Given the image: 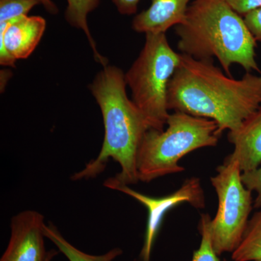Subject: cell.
<instances>
[{"label":"cell","instance_id":"1","mask_svg":"<svg viewBox=\"0 0 261 261\" xmlns=\"http://www.w3.org/2000/svg\"><path fill=\"white\" fill-rule=\"evenodd\" d=\"M167 99L169 111L213 120L221 133L233 132L261 106V73L246 72L235 80L214 60L181 54Z\"/></svg>","mask_w":261,"mask_h":261},{"label":"cell","instance_id":"2","mask_svg":"<svg viewBox=\"0 0 261 261\" xmlns=\"http://www.w3.org/2000/svg\"><path fill=\"white\" fill-rule=\"evenodd\" d=\"M125 74L112 65L103 67L89 86L102 112L105 137L97 157L72 176L73 181L95 178L112 159L121 166V172L108 178L106 187L135 185L139 181L137 158L145 132L149 129L145 117L126 93Z\"/></svg>","mask_w":261,"mask_h":261},{"label":"cell","instance_id":"3","mask_svg":"<svg viewBox=\"0 0 261 261\" xmlns=\"http://www.w3.org/2000/svg\"><path fill=\"white\" fill-rule=\"evenodd\" d=\"M175 30L181 54L197 60L216 58L228 75L235 64L246 72L261 73L257 42L243 17L226 0H194Z\"/></svg>","mask_w":261,"mask_h":261},{"label":"cell","instance_id":"4","mask_svg":"<svg viewBox=\"0 0 261 261\" xmlns=\"http://www.w3.org/2000/svg\"><path fill=\"white\" fill-rule=\"evenodd\" d=\"M166 130L145 132L137 158L139 181L150 182L185 171L178 164L186 154L204 147H215L222 133L211 119L174 111L170 113Z\"/></svg>","mask_w":261,"mask_h":261},{"label":"cell","instance_id":"5","mask_svg":"<svg viewBox=\"0 0 261 261\" xmlns=\"http://www.w3.org/2000/svg\"><path fill=\"white\" fill-rule=\"evenodd\" d=\"M181 61V53L173 50L166 33L146 34L145 45L125 74L132 101L145 117L149 129L164 130L169 110L170 81Z\"/></svg>","mask_w":261,"mask_h":261},{"label":"cell","instance_id":"6","mask_svg":"<svg viewBox=\"0 0 261 261\" xmlns=\"http://www.w3.org/2000/svg\"><path fill=\"white\" fill-rule=\"evenodd\" d=\"M238 161L228 159L216 168L211 178L219 207L209 224L211 243L218 255L232 253L238 248L246 230L253 209L252 192L242 181Z\"/></svg>","mask_w":261,"mask_h":261},{"label":"cell","instance_id":"7","mask_svg":"<svg viewBox=\"0 0 261 261\" xmlns=\"http://www.w3.org/2000/svg\"><path fill=\"white\" fill-rule=\"evenodd\" d=\"M109 189L130 196L147 208V227L143 247L140 255L141 261H150L154 242L163 220L168 211L185 202L196 209L204 208L205 206L203 188L200 178L197 177L188 178L176 192L161 197L144 195L130 188L128 185H113Z\"/></svg>","mask_w":261,"mask_h":261},{"label":"cell","instance_id":"8","mask_svg":"<svg viewBox=\"0 0 261 261\" xmlns=\"http://www.w3.org/2000/svg\"><path fill=\"white\" fill-rule=\"evenodd\" d=\"M44 217L36 211H22L11 220L9 243L0 261H49L57 250H46Z\"/></svg>","mask_w":261,"mask_h":261},{"label":"cell","instance_id":"9","mask_svg":"<svg viewBox=\"0 0 261 261\" xmlns=\"http://www.w3.org/2000/svg\"><path fill=\"white\" fill-rule=\"evenodd\" d=\"M46 29L41 16H23L0 23V49H5L15 60L25 59L37 47Z\"/></svg>","mask_w":261,"mask_h":261},{"label":"cell","instance_id":"10","mask_svg":"<svg viewBox=\"0 0 261 261\" xmlns=\"http://www.w3.org/2000/svg\"><path fill=\"white\" fill-rule=\"evenodd\" d=\"M228 140L233 152L226 159L238 161L242 172L256 169L261 164V106L247 117L238 129L229 132Z\"/></svg>","mask_w":261,"mask_h":261},{"label":"cell","instance_id":"11","mask_svg":"<svg viewBox=\"0 0 261 261\" xmlns=\"http://www.w3.org/2000/svg\"><path fill=\"white\" fill-rule=\"evenodd\" d=\"M192 0H152L147 10L136 15L132 29L139 33H166L179 25L186 16Z\"/></svg>","mask_w":261,"mask_h":261},{"label":"cell","instance_id":"12","mask_svg":"<svg viewBox=\"0 0 261 261\" xmlns=\"http://www.w3.org/2000/svg\"><path fill=\"white\" fill-rule=\"evenodd\" d=\"M99 4L100 0H67L65 18L71 27L83 31L93 51L95 61L103 67H106L108 65V59L101 56L98 51L87 23V17L89 13L97 9Z\"/></svg>","mask_w":261,"mask_h":261},{"label":"cell","instance_id":"13","mask_svg":"<svg viewBox=\"0 0 261 261\" xmlns=\"http://www.w3.org/2000/svg\"><path fill=\"white\" fill-rule=\"evenodd\" d=\"M44 233L45 238L53 242L58 250L69 261H113L123 253V250L118 247L113 248L102 255L86 253L65 240L59 230L51 223L44 225Z\"/></svg>","mask_w":261,"mask_h":261},{"label":"cell","instance_id":"14","mask_svg":"<svg viewBox=\"0 0 261 261\" xmlns=\"http://www.w3.org/2000/svg\"><path fill=\"white\" fill-rule=\"evenodd\" d=\"M231 257L233 261L261 260V207L249 219L243 240Z\"/></svg>","mask_w":261,"mask_h":261},{"label":"cell","instance_id":"15","mask_svg":"<svg viewBox=\"0 0 261 261\" xmlns=\"http://www.w3.org/2000/svg\"><path fill=\"white\" fill-rule=\"evenodd\" d=\"M211 220L210 215H201L199 223V231L201 236L200 245L199 248L194 252L192 261H221L219 257V255L215 252L211 243L209 231Z\"/></svg>","mask_w":261,"mask_h":261},{"label":"cell","instance_id":"16","mask_svg":"<svg viewBox=\"0 0 261 261\" xmlns=\"http://www.w3.org/2000/svg\"><path fill=\"white\" fill-rule=\"evenodd\" d=\"M38 5H42L40 0H0V23L27 16Z\"/></svg>","mask_w":261,"mask_h":261},{"label":"cell","instance_id":"17","mask_svg":"<svg viewBox=\"0 0 261 261\" xmlns=\"http://www.w3.org/2000/svg\"><path fill=\"white\" fill-rule=\"evenodd\" d=\"M242 181L248 190L255 193L253 208L261 207V164L252 171L242 173Z\"/></svg>","mask_w":261,"mask_h":261},{"label":"cell","instance_id":"18","mask_svg":"<svg viewBox=\"0 0 261 261\" xmlns=\"http://www.w3.org/2000/svg\"><path fill=\"white\" fill-rule=\"evenodd\" d=\"M243 18L252 37L261 43V7L247 13Z\"/></svg>","mask_w":261,"mask_h":261},{"label":"cell","instance_id":"19","mask_svg":"<svg viewBox=\"0 0 261 261\" xmlns=\"http://www.w3.org/2000/svg\"><path fill=\"white\" fill-rule=\"evenodd\" d=\"M238 14L244 16L261 7V0H226Z\"/></svg>","mask_w":261,"mask_h":261},{"label":"cell","instance_id":"20","mask_svg":"<svg viewBox=\"0 0 261 261\" xmlns=\"http://www.w3.org/2000/svg\"><path fill=\"white\" fill-rule=\"evenodd\" d=\"M140 0H112L118 11L121 15H132L135 14L138 9Z\"/></svg>","mask_w":261,"mask_h":261},{"label":"cell","instance_id":"21","mask_svg":"<svg viewBox=\"0 0 261 261\" xmlns=\"http://www.w3.org/2000/svg\"><path fill=\"white\" fill-rule=\"evenodd\" d=\"M40 1L48 13L51 15H56L58 13V7L51 0H40Z\"/></svg>","mask_w":261,"mask_h":261},{"label":"cell","instance_id":"22","mask_svg":"<svg viewBox=\"0 0 261 261\" xmlns=\"http://www.w3.org/2000/svg\"><path fill=\"white\" fill-rule=\"evenodd\" d=\"M256 261H261V260H256Z\"/></svg>","mask_w":261,"mask_h":261},{"label":"cell","instance_id":"23","mask_svg":"<svg viewBox=\"0 0 261 261\" xmlns=\"http://www.w3.org/2000/svg\"><path fill=\"white\" fill-rule=\"evenodd\" d=\"M51 260H49V261H51Z\"/></svg>","mask_w":261,"mask_h":261}]
</instances>
